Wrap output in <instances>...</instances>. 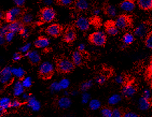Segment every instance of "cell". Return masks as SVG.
I'll return each mask as SVG.
<instances>
[{"label": "cell", "instance_id": "obj_1", "mask_svg": "<svg viewBox=\"0 0 152 117\" xmlns=\"http://www.w3.org/2000/svg\"><path fill=\"white\" fill-rule=\"evenodd\" d=\"M90 40L92 44L97 46H102L106 43V36L103 31H96L91 35Z\"/></svg>", "mask_w": 152, "mask_h": 117}, {"label": "cell", "instance_id": "obj_2", "mask_svg": "<svg viewBox=\"0 0 152 117\" xmlns=\"http://www.w3.org/2000/svg\"><path fill=\"white\" fill-rule=\"evenodd\" d=\"M56 17L55 10L50 7H47L42 10L41 14L42 20L45 23H50Z\"/></svg>", "mask_w": 152, "mask_h": 117}, {"label": "cell", "instance_id": "obj_3", "mask_svg": "<svg viewBox=\"0 0 152 117\" xmlns=\"http://www.w3.org/2000/svg\"><path fill=\"white\" fill-rule=\"evenodd\" d=\"M53 66L49 62H44L39 67V71L40 74L44 77L48 78L52 75L53 71Z\"/></svg>", "mask_w": 152, "mask_h": 117}, {"label": "cell", "instance_id": "obj_4", "mask_svg": "<svg viewBox=\"0 0 152 117\" xmlns=\"http://www.w3.org/2000/svg\"><path fill=\"white\" fill-rule=\"evenodd\" d=\"M74 64L72 61L67 59H63L58 63V69L63 73L71 72L74 68Z\"/></svg>", "mask_w": 152, "mask_h": 117}, {"label": "cell", "instance_id": "obj_5", "mask_svg": "<svg viewBox=\"0 0 152 117\" xmlns=\"http://www.w3.org/2000/svg\"><path fill=\"white\" fill-rule=\"evenodd\" d=\"M13 75L11 73V68L6 67L0 71V82L7 84L11 82Z\"/></svg>", "mask_w": 152, "mask_h": 117}, {"label": "cell", "instance_id": "obj_6", "mask_svg": "<svg viewBox=\"0 0 152 117\" xmlns=\"http://www.w3.org/2000/svg\"><path fill=\"white\" fill-rule=\"evenodd\" d=\"M129 19L126 15H120L118 16L114 22V25L120 30H124L127 28L129 25Z\"/></svg>", "mask_w": 152, "mask_h": 117}, {"label": "cell", "instance_id": "obj_7", "mask_svg": "<svg viewBox=\"0 0 152 117\" xmlns=\"http://www.w3.org/2000/svg\"><path fill=\"white\" fill-rule=\"evenodd\" d=\"M22 13V10L19 7H16L10 9L5 15V19L7 20L12 23L16 21V19Z\"/></svg>", "mask_w": 152, "mask_h": 117}, {"label": "cell", "instance_id": "obj_8", "mask_svg": "<svg viewBox=\"0 0 152 117\" xmlns=\"http://www.w3.org/2000/svg\"><path fill=\"white\" fill-rule=\"evenodd\" d=\"M134 33L138 38L146 37L149 34V26L146 23L140 24L134 30Z\"/></svg>", "mask_w": 152, "mask_h": 117}, {"label": "cell", "instance_id": "obj_9", "mask_svg": "<svg viewBox=\"0 0 152 117\" xmlns=\"http://www.w3.org/2000/svg\"><path fill=\"white\" fill-rule=\"evenodd\" d=\"M137 92V88L133 84L127 83L124 85L121 90V93L126 98L132 97Z\"/></svg>", "mask_w": 152, "mask_h": 117}, {"label": "cell", "instance_id": "obj_10", "mask_svg": "<svg viewBox=\"0 0 152 117\" xmlns=\"http://www.w3.org/2000/svg\"><path fill=\"white\" fill-rule=\"evenodd\" d=\"M76 26L82 31H87L90 28V21L86 17L81 16L78 18L76 22Z\"/></svg>", "mask_w": 152, "mask_h": 117}, {"label": "cell", "instance_id": "obj_11", "mask_svg": "<svg viewBox=\"0 0 152 117\" xmlns=\"http://www.w3.org/2000/svg\"><path fill=\"white\" fill-rule=\"evenodd\" d=\"M47 32L50 36L57 37L61 32V26L56 24H51L47 28Z\"/></svg>", "mask_w": 152, "mask_h": 117}, {"label": "cell", "instance_id": "obj_12", "mask_svg": "<svg viewBox=\"0 0 152 117\" xmlns=\"http://www.w3.org/2000/svg\"><path fill=\"white\" fill-rule=\"evenodd\" d=\"M28 102L27 106L31 108L33 111L37 112L41 108V104L38 102L36 98L33 96H31Z\"/></svg>", "mask_w": 152, "mask_h": 117}, {"label": "cell", "instance_id": "obj_13", "mask_svg": "<svg viewBox=\"0 0 152 117\" xmlns=\"http://www.w3.org/2000/svg\"><path fill=\"white\" fill-rule=\"evenodd\" d=\"M120 7L121 9L125 12H131L135 9V5L132 1L125 0L121 3Z\"/></svg>", "mask_w": 152, "mask_h": 117}, {"label": "cell", "instance_id": "obj_14", "mask_svg": "<svg viewBox=\"0 0 152 117\" xmlns=\"http://www.w3.org/2000/svg\"><path fill=\"white\" fill-rule=\"evenodd\" d=\"M23 28L24 27L22 23L19 21H15L14 22L10 23L8 25L9 31L14 33L18 32L20 33Z\"/></svg>", "mask_w": 152, "mask_h": 117}, {"label": "cell", "instance_id": "obj_15", "mask_svg": "<svg viewBox=\"0 0 152 117\" xmlns=\"http://www.w3.org/2000/svg\"><path fill=\"white\" fill-rule=\"evenodd\" d=\"M25 56L28 58L30 61L33 64L38 63L41 60L40 55L36 51H29L25 54Z\"/></svg>", "mask_w": 152, "mask_h": 117}, {"label": "cell", "instance_id": "obj_16", "mask_svg": "<svg viewBox=\"0 0 152 117\" xmlns=\"http://www.w3.org/2000/svg\"><path fill=\"white\" fill-rule=\"evenodd\" d=\"M138 106L140 110L141 111H147L151 106V103L150 100L145 98L144 97H141L138 101Z\"/></svg>", "mask_w": 152, "mask_h": 117}, {"label": "cell", "instance_id": "obj_17", "mask_svg": "<svg viewBox=\"0 0 152 117\" xmlns=\"http://www.w3.org/2000/svg\"><path fill=\"white\" fill-rule=\"evenodd\" d=\"M24 88L20 81H17L15 83L13 88V93L15 96L18 97L24 94Z\"/></svg>", "mask_w": 152, "mask_h": 117}, {"label": "cell", "instance_id": "obj_18", "mask_svg": "<svg viewBox=\"0 0 152 117\" xmlns=\"http://www.w3.org/2000/svg\"><path fill=\"white\" fill-rule=\"evenodd\" d=\"M36 47L39 48H45L48 47L50 44L49 39L45 37H41L38 38L34 43Z\"/></svg>", "mask_w": 152, "mask_h": 117}, {"label": "cell", "instance_id": "obj_19", "mask_svg": "<svg viewBox=\"0 0 152 117\" xmlns=\"http://www.w3.org/2000/svg\"><path fill=\"white\" fill-rule=\"evenodd\" d=\"M138 5L143 10L152 9V0H138Z\"/></svg>", "mask_w": 152, "mask_h": 117}, {"label": "cell", "instance_id": "obj_20", "mask_svg": "<svg viewBox=\"0 0 152 117\" xmlns=\"http://www.w3.org/2000/svg\"><path fill=\"white\" fill-rule=\"evenodd\" d=\"M58 105L59 108L66 109L69 108L71 105V100L67 97H63L58 100Z\"/></svg>", "mask_w": 152, "mask_h": 117}, {"label": "cell", "instance_id": "obj_21", "mask_svg": "<svg viewBox=\"0 0 152 117\" xmlns=\"http://www.w3.org/2000/svg\"><path fill=\"white\" fill-rule=\"evenodd\" d=\"M75 5L76 8L81 11H85L89 7V3L87 0H77Z\"/></svg>", "mask_w": 152, "mask_h": 117}, {"label": "cell", "instance_id": "obj_22", "mask_svg": "<svg viewBox=\"0 0 152 117\" xmlns=\"http://www.w3.org/2000/svg\"><path fill=\"white\" fill-rule=\"evenodd\" d=\"M72 62L76 66H79L82 63L83 57L79 51H75L72 54Z\"/></svg>", "mask_w": 152, "mask_h": 117}, {"label": "cell", "instance_id": "obj_23", "mask_svg": "<svg viewBox=\"0 0 152 117\" xmlns=\"http://www.w3.org/2000/svg\"><path fill=\"white\" fill-rule=\"evenodd\" d=\"M106 31L108 34L112 36L117 35L119 32V29L114 25V24L110 23L107 24Z\"/></svg>", "mask_w": 152, "mask_h": 117}, {"label": "cell", "instance_id": "obj_24", "mask_svg": "<svg viewBox=\"0 0 152 117\" xmlns=\"http://www.w3.org/2000/svg\"><path fill=\"white\" fill-rule=\"evenodd\" d=\"M75 38H76V33L72 29H69L67 30L64 37V39L66 42H72L75 40Z\"/></svg>", "mask_w": 152, "mask_h": 117}, {"label": "cell", "instance_id": "obj_25", "mask_svg": "<svg viewBox=\"0 0 152 117\" xmlns=\"http://www.w3.org/2000/svg\"><path fill=\"white\" fill-rule=\"evenodd\" d=\"M135 38L132 33H126L125 34L122 38V41L123 44L126 45H129L132 44L134 41Z\"/></svg>", "mask_w": 152, "mask_h": 117}, {"label": "cell", "instance_id": "obj_26", "mask_svg": "<svg viewBox=\"0 0 152 117\" xmlns=\"http://www.w3.org/2000/svg\"><path fill=\"white\" fill-rule=\"evenodd\" d=\"M11 73L15 77L21 79L25 75V71L21 67H14L11 68Z\"/></svg>", "mask_w": 152, "mask_h": 117}, {"label": "cell", "instance_id": "obj_27", "mask_svg": "<svg viewBox=\"0 0 152 117\" xmlns=\"http://www.w3.org/2000/svg\"><path fill=\"white\" fill-rule=\"evenodd\" d=\"M11 100L8 97H3L0 99V108L3 111L10 107Z\"/></svg>", "mask_w": 152, "mask_h": 117}, {"label": "cell", "instance_id": "obj_28", "mask_svg": "<svg viewBox=\"0 0 152 117\" xmlns=\"http://www.w3.org/2000/svg\"><path fill=\"white\" fill-rule=\"evenodd\" d=\"M121 100V96L119 94H114L112 95L109 99H108V103L110 105H114L119 103Z\"/></svg>", "mask_w": 152, "mask_h": 117}, {"label": "cell", "instance_id": "obj_29", "mask_svg": "<svg viewBox=\"0 0 152 117\" xmlns=\"http://www.w3.org/2000/svg\"><path fill=\"white\" fill-rule=\"evenodd\" d=\"M106 13L110 17H115L117 14V10L114 5H109L106 8Z\"/></svg>", "mask_w": 152, "mask_h": 117}, {"label": "cell", "instance_id": "obj_30", "mask_svg": "<svg viewBox=\"0 0 152 117\" xmlns=\"http://www.w3.org/2000/svg\"><path fill=\"white\" fill-rule=\"evenodd\" d=\"M89 106L92 110H97L100 108L101 103L98 99H92L90 101Z\"/></svg>", "mask_w": 152, "mask_h": 117}, {"label": "cell", "instance_id": "obj_31", "mask_svg": "<svg viewBox=\"0 0 152 117\" xmlns=\"http://www.w3.org/2000/svg\"><path fill=\"white\" fill-rule=\"evenodd\" d=\"M33 20V16L30 14H26L22 17V21L23 23L28 24L30 23Z\"/></svg>", "mask_w": 152, "mask_h": 117}, {"label": "cell", "instance_id": "obj_32", "mask_svg": "<svg viewBox=\"0 0 152 117\" xmlns=\"http://www.w3.org/2000/svg\"><path fill=\"white\" fill-rule=\"evenodd\" d=\"M93 85V82L91 80L87 81L81 85V90L83 91H86L90 89Z\"/></svg>", "mask_w": 152, "mask_h": 117}, {"label": "cell", "instance_id": "obj_33", "mask_svg": "<svg viewBox=\"0 0 152 117\" xmlns=\"http://www.w3.org/2000/svg\"><path fill=\"white\" fill-rule=\"evenodd\" d=\"M21 82H22V84L23 85V86L24 87V88H30L32 85L31 78L30 77H29V76L24 77Z\"/></svg>", "mask_w": 152, "mask_h": 117}, {"label": "cell", "instance_id": "obj_34", "mask_svg": "<svg viewBox=\"0 0 152 117\" xmlns=\"http://www.w3.org/2000/svg\"><path fill=\"white\" fill-rule=\"evenodd\" d=\"M61 89H66L69 87L70 82V81L67 79H63L59 82Z\"/></svg>", "mask_w": 152, "mask_h": 117}, {"label": "cell", "instance_id": "obj_35", "mask_svg": "<svg viewBox=\"0 0 152 117\" xmlns=\"http://www.w3.org/2000/svg\"><path fill=\"white\" fill-rule=\"evenodd\" d=\"M145 45L148 48L152 49V33L148 34L146 37Z\"/></svg>", "mask_w": 152, "mask_h": 117}, {"label": "cell", "instance_id": "obj_36", "mask_svg": "<svg viewBox=\"0 0 152 117\" xmlns=\"http://www.w3.org/2000/svg\"><path fill=\"white\" fill-rule=\"evenodd\" d=\"M101 112L103 117H112V111L109 108H104Z\"/></svg>", "mask_w": 152, "mask_h": 117}, {"label": "cell", "instance_id": "obj_37", "mask_svg": "<svg viewBox=\"0 0 152 117\" xmlns=\"http://www.w3.org/2000/svg\"><path fill=\"white\" fill-rule=\"evenodd\" d=\"M50 89L52 92H58L62 90L59 84V82H53L50 85Z\"/></svg>", "mask_w": 152, "mask_h": 117}, {"label": "cell", "instance_id": "obj_38", "mask_svg": "<svg viewBox=\"0 0 152 117\" xmlns=\"http://www.w3.org/2000/svg\"><path fill=\"white\" fill-rule=\"evenodd\" d=\"M106 77L105 75H100L97 76L95 79V82L99 84H103L106 82Z\"/></svg>", "mask_w": 152, "mask_h": 117}, {"label": "cell", "instance_id": "obj_39", "mask_svg": "<svg viewBox=\"0 0 152 117\" xmlns=\"http://www.w3.org/2000/svg\"><path fill=\"white\" fill-rule=\"evenodd\" d=\"M8 32H9V28H8V25H3L0 26V34L1 35L5 36Z\"/></svg>", "mask_w": 152, "mask_h": 117}, {"label": "cell", "instance_id": "obj_40", "mask_svg": "<svg viewBox=\"0 0 152 117\" xmlns=\"http://www.w3.org/2000/svg\"><path fill=\"white\" fill-rule=\"evenodd\" d=\"M143 97L145 98L150 100L152 97L151 91L148 89H145L143 91Z\"/></svg>", "mask_w": 152, "mask_h": 117}, {"label": "cell", "instance_id": "obj_41", "mask_svg": "<svg viewBox=\"0 0 152 117\" xmlns=\"http://www.w3.org/2000/svg\"><path fill=\"white\" fill-rule=\"evenodd\" d=\"M31 48V44L30 43H27L26 44H25L23 46L19 48V50L21 52L23 53H27V52L30 51V49Z\"/></svg>", "mask_w": 152, "mask_h": 117}, {"label": "cell", "instance_id": "obj_42", "mask_svg": "<svg viewBox=\"0 0 152 117\" xmlns=\"http://www.w3.org/2000/svg\"><path fill=\"white\" fill-rule=\"evenodd\" d=\"M90 100V95L87 93H84L82 95L81 97V102L83 104L88 103Z\"/></svg>", "mask_w": 152, "mask_h": 117}, {"label": "cell", "instance_id": "obj_43", "mask_svg": "<svg viewBox=\"0 0 152 117\" xmlns=\"http://www.w3.org/2000/svg\"><path fill=\"white\" fill-rule=\"evenodd\" d=\"M15 37V33L11 32H8L5 36V40L7 42H11Z\"/></svg>", "mask_w": 152, "mask_h": 117}, {"label": "cell", "instance_id": "obj_44", "mask_svg": "<svg viewBox=\"0 0 152 117\" xmlns=\"http://www.w3.org/2000/svg\"><path fill=\"white\" fill-rule=\"evenodd\" d=\"M115 81L118 84H123L124 83V81H125V79L122 75H118L115 78Z\"/></svg>", "mask_w": 152, "mask_h": 117}, {"label": "cell", "instance_id": "obj_45", "mask_svg": "<svg viewBox=\"0 0 152 117\" xmlns=\"http://www.w3.org/2000/svg\"><path fill=\"white\" fill-rule=\"evenodd\" d=\"M20 34L21 36L23 38H27L28 37L29 34V30L28 28H24L20 32Z\"/></svg>", "mask_w": 152, "mask_h": 117}, {"label": "cell", "instance_id": "obj_46", "mask_svg": "<svg viewBox=\"0 0 152 117\" xmlns=\"http://www.w3.org/2000/svg\"><path fill=\"white\" fill-rule=\"evenodd\" d=\"M112 117H122V113L120 110L115 108L112 111Z\"/></svg>", "mask_w": 152, "mask_h": 117}, {"label": "cell", "instance_id": "obj_47", "mask_svg": "<svg viewBox=\"0 0 152 117\" xmlns=\"http://www.w3.org/2000/svg\"><path fill=\"white\" fill-rule=\"evenodd\" d=\"M21 103L19 101L17 100H14L11 102L10 107L13 108H19L21 106Z\"/></svg>", "mask_w": 152, "mask_h": 117}, {"label": "cell", "instance_id": "obj_48", "mask_svg": "<svg viewBox=\"0 0 152 117\" xmlns=\"http://www.w3.org/2000/svg\"><path fill=\"white\" fill-rule=\"evenodd\" d=\"M61 4L63 5H69L72 3L73 0H59Z\"/></svg>", "mask_w": 152, "mask_h": 117}, {"label": "cell", "instance_id": "obj_49", "mask_svg": "<svg viewBox=\"0 0 152 117\" xmlns=\"http://www.w3.org/2000/svg\"><path fill=\"white\" fill-rule=\"evenodd\" d=\"M15 4L17 5V7H21L25 3V0H13Z\"/></svg>", "mask_w": 152, "mask_h": 117}, {"label": "cell", "instance_id": "obj_50", "mask_svg": "<svg viewBox=\"0 0 152 117\" xmlns=\"http://www.w3.org/2000/svg\"><path fill=\"white\" fill-rule=\"evenodd\" d=\"M123 117H139L138 114L132 112H128L125 113Z\"/></svg>", "mask_w": 152, "mask_h": 117}, {"label": "cell", "instance_id": "obj_51", "mask_svg": "<svg viewBox=\"0 0 152 117\" xmlns=\"http://www.w3.org/2000/svg\"><path fill=\"white\" fill-rule=\"evenodd\" d=\"M13 59L15 61H18L21 59V55L19 53H15L13 56Z\"/></svg>", "mask_w": 152, "mask_h": 117}, {"label": "cell", "instance_id": "obj_52", "mask_svg": "<svg viewBox=\"0 0 152 117\" xmlns=\"http://www.w3.org/2000/svg\"><path fill=\"white\" fill-rule=\"evenodd\" d=\"M53 3V0H43V3L48 7L51 5Z\"/></svg>", "mask_w": 152, "mask_h": 117}, {"label": "cell", "instance_id": "obj_53", "mask_svg": "<svg viewBox=\"0 0 152 117\" xmlns=\"http://www.w3.org/2000/svg\"><path fill=\"white\" fill-rule=\"evenodd\" d=\"M78 48V51L80 52L84 51L85 49V45L84 44H81L79 45Z\"/></svg>", "mask_w": 152, "mask_h": 117}, {"label": "cell", "instance_id": "obj_54", "mask_svg": "<svg viewBox=\"0 0 152 117\" xmlns=\"http://www.w3.org/2000/svg\"><path fill=\"white\" fill-rule=\"evenodd\" d=\"M30 95L29 94H26V93H24V94L22 95V99L24 100H26V101H28L30 97Z\"/></svg>", "mask_w": 152, "mask_h": 117}, {"label": "cell", "instance_id": "obj_55", "mask_svg": "<svg viewBox=\"0 0 152 117\" xmlns=\"http://www.w3.org/2000/svg\"><path fill=\"white\" fill-rule=\"evenodd\" d=\"M5 36H3L0 34V45H3L5 43Z\"/></svg>", "mask_w": 152, "mask_h": 117}, {"label": "cell", "instance_id": "obj_56", "mask_svg": "<svg viewBox=\"0 0 152 117\" xmlns=\"http://www.w3.org/2000/svg\"><path fill=\"white\" fill-rule=\"evenodd\" d=\"M101 13V10L99 9H95L93 11V14L95 16H98Z\"/></svg>", "mask_w": 152, "mask_h": 117}, {"label": "cell", "instance_id": "obj_57", "mask_svg": "<svg viewBox=\"0 0 152 117\" xmlns=\"http://www.w3.org/2000/svg\"><path fill=\"white\" fill-rule=\"evenodd\" d=\"M149 70L152 73V61H151L150 65H149Z\"/></svg>", "mask_w": 152, "mask_h": 117}, {"label": "cell", "instance_id": "obj_58", "mask_svg": "<svg viewBox=\"0 0 152 117\" xmlns=\"http://www.w3.org/2000/svg\"><path fill=\"white\" fill-rule=\"evenodd\" d=\"M77 94H78L77 91H73L72 93V95L73 96H76V95Z\"/></svg>", "mask_w": 152, "mask_h": 117}, {"label": "cell", "instance_id": "obj_59", "mask_svg": "<svg viewBox=\"0 0 152 117\" xmlns=\"http://www.w3.org/2000/svg\"><path fill=\"white\" fill-rule=\"evenodd\" d=\"M3 17V14L0 12V19H2Z\"/></svg>", "mask_w": 152, "mask_h": 117}, {"label": "cell", "instance_id": "obj_60", "mask_svg": "<svg viewBox=\"0 0 152 117\" xmlns=\"http://www.w3.org/2000/svg\"><path fill=\"white\" fill-rule=\"evenodd\" d=\"M127 46V45H125V44H123V45L121 46V48H123V49H124L125 47H126Z\"/></svg>", "mask_w": 152, "mask_h": 117}, {"label": "cell", "instance_id": "obj_61", "mask_svg": "<svg viewBox=\"0 0 152 117\" xmlns=\"http://www.w3.org/2000/svg\"><path fill=\"white\" fill-rule=\"evenodd\" d=\"M64 95H65V96H68L69 95V93H67V91H65L64 92Z\"/></svg>", "mask_w": 152, "mask_h": 117}, {"label": "cell", "instance_id": "obj_62", "mask_svg": "<svg viewBox=\"0 0 152 117\" xmlns=\"http://www.w3.org/2000/svg\"><path fill=\"white\" fill-rule=\"evenodd\" d=\"M0 90H1V89H0Z\"/></svg>", "mask_w": 152, "mask_h": 117}]
</instances>
